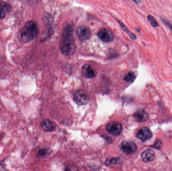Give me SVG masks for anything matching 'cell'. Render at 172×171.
<instances>
[{
  "label": "cell",
  "instance_id": "14",
  "mask_svg": "<svg viewBox=\"0 0 172 171\" xmlns=\"http://www.w3.org/2000/svg\"><path fill=\"white\" fill-rule=\"evenodd\" d=\"M136 78V75L134 72H129L124 78V80L127 82H133Z\"/></svg>",
  "mask_w": 172,
  "mask_h": 171
},
{
  "label": "cell",
  "instance_id": "18",
  "mask_svg": "<svg viewBox=\"0 0 172 171\" xmlns=\"http://www.w3.org/2000/svg\"><path fill=\"white\" fill-rule=\"evenodd\" d=\"M162 142L160 140H158L154 143V145L151 146V147L156 149H160L162 147Z\"/></svg>",
  "mask_w": 172,
  "mask_h": 171
},
{
  "label": "cell",
  "instance_id": "20",
  "mask_svg": "<svg viewBox=\"0 0 172 171\" xmlns=\"http://www.w3.org/2000/svg\"><path fill=\"white\" fill-rule=\"evenodd\" d=\"M46 150L44 149H40L38 153V155H39L40 157H43L44 155H46Z\"/></svg>",
  "mask_w": 172,
  "mask_h": 171
},
{
  "label": "cell",
  "instance_id": "10",
  "mask_svg": "<svg viewBox=\"0 0 172 171\" xmlns=\"http://www.w3.org/2000/svg\"><path fill=\"white\" fill-rule=\"evenodd\" d=\"M11 10V6L10 4L3 1H0V20L5 18L6 14Z\"/></svg>",
  "mask_w": 172,
  "mask_h": 171
},
{
  "label": "cell",
  "instance_id": "15",
  "mask_svg": "<svg viewBox=\"0 0 172 171\" xmlns=\"http://www.w3.org/2000/svg\"><path fill=\"white\" fill-rule=\"evenodd\" d=\"M148 21L150 22L151 25L152 26L154 27H158V22H157L156 19L152 15H148Z\"/></svg>",
  "mask_w": 172,
  "mask_h": 171
},
{
  "label": "cell",
  "instance_id": "2",
  "mask_svg": "<svg viewBox=\"0 0 172 171\" xmlns=\"http://www.w3.org/2000/svg\"><path fill=\"white\" fill-rule=\"evenodd\" d=\"M39 32V27L36 22L29 20L20 30V40L23 43H27L36 37Z\"/></svg>",
  "mask_w": 172,
  "mask_h": 171
},
{
  "label": "cell",
  "instance_id": "3",
  "mask_svg": "<svg viewBox=\"0 0 172 171\" xmlns=\"http://www.w3.org/2000/svg\"><path fill=\"white\" fill-rule=\"evenodd\" d=\"M73 100L77 104L80 105H83L88 104L89 101L88 95L84 90H78L73 94Z\"/></svg>",
  "mask_w": 172,
  "mask_h": 171
},
{
  "label": "cell",
  "instance_id": "1",
  "mask_svg": "<svg viewBox=\"0 0 172 171\" xmlns=\"http://www.w3.org/2000/svg\"><path fill=\"white\" fill-rule=\"evenodd\" d=\"M59 47L61 53L66 56L72 55L75 52V44L73 41L72 30L71 27L67 26L63 30Z\"/></svg>",
  "mask_w": 172,
  "mask_h": 171
},
{
  "label": "cell",
  "instance_id": "16",
  "mask_svg": "<svg viewBox=\"0 0 172 171\" xmlns=\"http://www.w3.org/2000/svg\"><path fill=\"white\" fill-rule=\"evenodd\" d=\"M120 159L119 157H113L111 159H107L106 161V164L107 165H115L119 163Z\"/></svg>",
  "mask_w": 172,
  "mask_h": 171
},
{
  "label": "cell",
  "instance_id": "12",
  "mask_svg": "<svg viewBox=\"0 0 172 171\" xmlns=\"http://www.w3.org/2000/svg\"><path fill=\"white\" fill-rule=\"evenodd\" d=\"M135 120L139 122H144L148 118V114L144 110L142 109L137 110L133 114Z\"/></svg>",
  "mask_w": 172,
  "mask_h": 171
},
{
  "label": "cell",
  "instance_id": "13",
  "mask_svg": "<svg viewBox=\"0 0 172 171\" xmlns=\"http://www.w3.org/2000/svg\"><path fill=\"white\" fill-rule=\"evenodd\" d=\"M83 73L87 78H92L96 75L94 70L91 67L90 65L88 64H86L83 67Z\"/></svg>",
  "mask_w": 172,
  "mask_h": 171
},
{
  "label": "cell",
  "instance_id": "9",
  "mask_svg": "<svg viewBox=\"0 0 172 171\" xmlns=\"http://www.w3.org/2000/svg\"><path fill=\"white\" fill-rule=\"evenodd\" d=\"M141 157L144 162L148 163L154 161L156 156L154 151L152 150L147 149L142 153L141 155Z\"/></svg>",
  "mask_w": 172,
  "mask_h": 171
},
{
  "label": "cell",
  "instance_id": "5",
  "mask_svg": "<svg viewBox=\"0 0 172 171\" xmlns=\"http://www.w3.org/2000/svg\"><path fill=\"white\" fill-rule=\"evenodd\" d=\"M98 36L100 39L105 42H110L114 39V35L110 30L102 28L98 32Z\"/></svg>",
  "mask_w": 172,
  "mask_h": 171
},
{
  "label": "cell",
  "instance_id": "11",
  "mask_svg": "<svg viewBox=\"0 0 172 171\" xmlns=\"http://www.w3.org/2000/svg\"><path fill=\"white\" fill-rule=\"evenodd\" d=\"M41 126L42 129L46 132H54L56 130L55 124L48 119L42 121Z\"/></svg>",
  "mask_w": 172,
  "mask_h": 171
},
{
  "label": "cell",
  "instance_id": "17",
  "mask_svg": "<svg viewBox=\"0 0 172 171\" xmlns=\"http://www.w3.org/2000/svg\"><path fill=\"white\" fill-rule=\"evenodd\" d=\"M122 26V27L123 29L128 34V35L129 36H130V37L133 40H135L136 39V37H135V36L132 33H131V32L129 31H128L127 29V28H126V27L125 26L123 23H121L120 24Z\"/></svg>",
  "mask_w": 172,
  "mask_h": 171
},
{
  "label": "cell",
  "instance_id": "8",
  "mask_svg": "<svg viewBox=\"0 0 172 171\" xmlns=\"http://www.w3.org/2000/svg\"><path fill=\"white\" fill-rule=\"evenodd\" d=\"M78 37L81 40H86L89 39L91 36V31L89 28L82 26L78 28L77 30Z\"/></svg>",
  "mask_w": 172,
  "mask_h": 171
},
{
  "label": "cell",
  "instance_id": "7",
  "mask_svg": "<svg viewBox=\"0 0 172 171\" xmlns=\"http://www.w3.org/2000/svg\"><path fill=\"white\" fill-rule=\"evenodd\" d=\"M121 148L125 153L128 155L134 153L137 150V146L135 143L128 141L122 143Z\"/></svg>",
  "mask_w": 172,
  "mask_h": 171
},
{
  "label": "cell",
  "instance_id": "19",
  "mask_svg": "<svg viewBox=\"0 0 172 171\" xmlns=\"http://www.w3.org/2000/svg\"><path fill=\"white\" fill-rule=\"evenodd\" d=\"M162 22L163 24H164L169 29H170L172 31V24H171L170 22L167 21V20H164V19H162Z\"/></svg>",
  "mask_w": 172,
  "mask_h": 171
},
{
  "label": "cell",
  "instance_id": "4",
  "mask_svg": "<svg viewBox=\"0 0 172 171\" xmlns=\"http://www.w3.org/2000/svg\"><path fill=\"white\" fill-rule=\"evenodd\" d=\"M106 130L109 134L118 136L122 132V126L120 122H110L106 126Z\"/></svg>",
  "mask_w": 172,
  "mask_h": 171
},
{
  "label": "cell",
  "instance_id": "6",
  "mask_svg": "<svg viewBox=\"0 0 172 171\" xmlns=\"http://www.w3.org/2000/svg\"><path fill=\"white\" fill-rule=\"evenodd\" d=\"M137 138L142 142H145L146 140L152 138V132L147 127H143L139 130L137 134Z\"/></svg>",
  "mask_w": 172,
  "mask_h": 171
}]
</instances>
